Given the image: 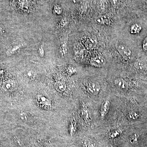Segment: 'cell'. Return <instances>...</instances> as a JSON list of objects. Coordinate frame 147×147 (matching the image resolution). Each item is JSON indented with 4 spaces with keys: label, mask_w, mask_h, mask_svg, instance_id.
<instances>
[{
    "label": "cell",
    "mask_w": 147,
    "mask_h": 147,
    "mask_svg": "<svg viewBox=\"0 0 147 147\" xmlns=\"http://www.w3.org/2000/svg\"><path fill=\"white\" fill-rule=\"evenodd\" d=\"M83 146L84 147H96L95 144L90 142L89 140H86L83 142Z\"/></svg>",
    "instance_id": "ffe728a7"
},
{
    "label": "cell",
    "mask_w": 147,
    "mask_h": 147,
    "mask_svg": "<svg viewBox=\"0 0 147 147\" xmlns=\"http://www.w3.org/2000/svg\"><path fill=\"white\" fill-rule=\"evenodd\" d=\"M37 102L38 106L42 109L49 110L51 106V100L42 95H38L37 97Z\"/></svg>",
    "instance_id": "3957f363"
},
{
    "label": "cell",
    "mask_w": 147,
    "mask_h": 147,
    "mask_svg": "<svg viewBox=\"0 0 147 147\" xmlns=\"http://www.w3.org/2000/svg\"><path fill=\"white\" fill-rule=\"evenodd\" d=\"M96 21L100 25H108L110 23V20L108 16H98L96 19Z\"/></svg>",
    "instance_id": "4fadbf2b"
},
{
    "label": "cell",
    "mask_w": 147,
    "mask_h": 147,
    "mask_svg": "<svg viewBox=\"0 0 147 147\" xmlns=\"http://www.w3.org/2000/svg\"><path fill=\"white\" fill-rule=\"evenodd\" d=\"M18 86V84L16 81L12 79H9L4 82L3 88L6 91L12 92L15 90Z\"/></svg>",
    "instance_id": "277c9868"
},
{
    "label": "cell",
    "mask_w": 147,
    "mask_h": 147,
    "mask_svg": "<svg viewBox=\"0 0 147 147\" xmlns=\"http://www.w3.org/2000/svg\"><path fill=\"white\" fill-rule=\"evenodd\" d=\"M142 47H143V50L144 51H147V37L145 38L144 40Z\"/></svg>",
    "instance_id": "cb8c5ba5"
},
{
    "label": "cell",
    "mask_w": 147,
    "mask_h": 147,
    "mask_svg": "<svg viewBox=\"0 0 147 147\" xmlns=\"http://www.w3.org/2000/svg\"><path fill=\"white\" fill-rule=\"evenodd\" d=\"M19 117L23 121L26 122L28 120L26 114L24 112H22L19 114Z\"/></svg>",
    "instance_id": "7402d4cb"
},
{
    "label": "cell",
    "mask_w": 147,
    "mask_h": 147,
    "mask_svg": "<svg viewBox=\"0 0 147 147\" xmlns=\"http://www.w3.org/2000/svg\"><path fill=\"white\" fill-rule=\"evenodd\" d=\"M118 51L120 55L125 59H127L131 57V52L129 47L125 45H119L117 47Z\"/></svg>",
    "instance_id": "8992f818"
},
{
    "label": "cell",
    "mask_w": 147,
    "mask_h": 147,
    "mask_svg": "<svg viewBox=\"0 0 147 147\" xmlns=\"http://www.w3.org/2000/svg\"><path fill=\"white\" fill-rule=\"evenodd\" d=\"M55 89L59 92H63L65 91L67 88L66 84L62 81H58L56 82L54 85Z\"/></svg>",
    "instance_id": "8fae6325"
},
{
    "label": "cell",
    "mask_w": 147,
    "mask_h": 147,
    "mask_svg": "<svg viewBox=\"0 0 147 147\" xmlns=\"http://www.w3.org/2000/svg\"><path fill=\"white\" fill-rule=\"evenodd\" d=\"M67 41L66 40H63L61 43L60 46V54L62 57H65L67 53Z\"/></svg>",
    "instance_id": "5bb4252c"
},
{
    "label": "cell",
    "mask_w": 147,
    "mask_h": 147,
    "mask_svg": "<svg viewBox=\"0 0 147 147\" xmlns=\"http://www.w3.org/2000/svg\"><path fill=\"white\" fill-rule=\"evenodd\" d=\"M122 132V131L121 129H117L113 130V131L111 132L109 135L110 138H112V139L117 138L121 134Z\"/></svg>",
    "instance_id": "e0dca14e"
},
{
    "label": "cell",
    "mask_w": 147,
    "mask_h": 147,
    "mask_svg": "<svg viewBox=\"0 0 147 147\" xmlns=\"http://www.w3.org/2000/svg\"><path fill=\"white\" fill-rule=\"evenodd\" d=\"M24 76L29 81H32L35 79L36 74L33 69H28L24 71Z\"/></svg>",
    "instance_id": "7c38bea8"
},
{
    "label": "cell",
    "mask_w": 147,
    "mask_h": 147,
    "mask_svg": "<svg viewBox=\"0 0 147 147\" xmlns=\"http://www.w3.org/2000/svg\"><path fill=\"white\" fill-rule=\"evenodd\" d=\"M67 71H68V73L71 74H73L75 72L76 69L72 67H69L67 68Z\"/></svg>",
    "instance_id": "d4e9b609"
},
{
    "label": "cell",
    "mask_w": 147,
    "mask_h": 147,
    "mask_svg": "<svg viewBox=\"0 0 147 147\" xmlns=\"http://www.w3.org/2000/svg\"><path fill=\"white\" fill-rule=\"evenodd\" d=\"M97 43V39L96 37L91 36L87 39L86 42V46L88 50H93L96 47Z\"/></svg>",
    "instance_id": "ba28073f"
},
{
    "label": "cell",
    "mask_w": 147,
    "mask_h": 147,
    "mask_svg": "<svg viewBox=\"0 0 147 147\" xmlns=\"http://www.w3.org/2000/svg\"><path fill=\"white\" fill-rule=\"evenodd\" d=\"M142 30V28L140 25L137 24H135L132 25L130 27V32L133 34H139Z\"/></svg>",
    "instance_id": "9a60e30c"
},
{
    "label": "cell",
    "mask_w": 147,
    "mask_h": 147,
    "mask_svg": "<svg viewBox=\"0 0 147 147\" xmlns=\"http://www.w3.org/2000/svg\"><path fill=\"white\" fill-rule=\"evenodd\" d=\"M140 115L139 113L135 111L131 112L129 114L128 118L132 120H136L140 117Z\"/></svg>",
    "instance_id": "2e32d148"
},
{
    "label": "cell",
    "mask_w": 147,
    "mask_h": 147,
    "mask_svg": "<svg viewBox=\"0 0 147 147\" xmlns=\"http://www.w3.org/2000/svg\"><path fill=\"white\" fill-rule=\"evenodd\" d=\"M106 60L102 56H97L92 58L90 63L93 66L96 67H101L106 64Z\"/></svg>",
    "instance_id": "5b68a950"
},
{
    "label": "cell",
    "mask_w": 147,
    "mask_h": 147,
    "mask_svg": "<svg viewBox=\"0 0 147 147\" xmlns=\"http://www.w3.org/2000/svg\"><path fill=\"white\" fill-rule=\"evenodd\" d=\"M100 84L97 82L92 81L89 82L87 85V90L88 92L92 95H96L100 91Z\"/></svg>",
    "instance_id": "7a4b0ae2"
},
{
    "label": "cell",
    "mask_w": 147,
    "mask_h": 147,
    "mask_svg": "<svg viewBox=\"0 0 147 147\" xmlns=\"http://www.w3.org/2000/svg\"><path fill=\"white\" fill-rule=\"evenodd\" d=\"M76 128V123L75 121L74 120L71 122L70 126V134H72L75 132Z\"/></svg>",
    "instance_id": "44dd1931"
},
{
    "label": "cell",
    "mask_w": 147,
    "mask_h": 147,
    "mask_svg": "<svg viewBox=\"0 0 147 147\" xmlns=\"http://www.w3.org/2000/svg\"><path fill=\"white\" fill-rule=\"evenodd\" d=\"M110 107V102L109 100H105L101 105L100 110V115L102 118L105 117L108 114Z\"/></svg>",
    "instance_id": "9c48e42d"
},
{
    "label": "cell",
    "mask_w": 147,
    "mask_h": 147,
    "mask_svg": "<svg viewBox=\"0 0 147 147\" xmlns=\"http://www.w3.org/2000/svg\"><path fill=\"white\" fill-rule=\"evenodd\" d=\"M26 43H22V44H18V45H15L13 47H11L10 49H8L7 52V54L8 55H14L18 53L19 50H21V48H23L24 46H26Z\"/></svg>",
    "instance_id": "30bf717a"
},
{
    "label": "cell",
    "mask_w": 147,
    "mask_h": 147,
    "mask_svg": "<svg viewBox=\"0 0 147 147\" xmlns=\"http://www.w3.org/2000/svg\"><path fill=\"white\" fill-rule=\"evenodd\" d=\"M11 4L15 10L22 13H28L36 9V0H10Z\"/></svg>",
    "instance_id": "6da1fadb"
},
{
    "label": "cell",
    "mask_w": 147,
    "mask_h": 147,
    "mask_svg": "<svg viewBox=\"0 0 147 147\" xmlns=\"http://www.w3.org/2000/svg\"><path fill=\"white\" fill-rule=\"evenodd\" d=\"M62 9L59 5L55 4L53 7V12L57 15H60L62 13Z\"/></svg>",
    "instance_id": "ac0fdd59"
},
{
    "label": "cell",
    "mask_w": 147,
    "mask_h": 147,
    "mask_svg": "<svg viewBox=\"0 0 147 147\" xmlns=\"http://www.w3.org/2000/svg\"><path fill=\"white\" fill-rule=\"evenodd\" d=\"M1 30L2 29L1 28H0V33H1Z\"/></svg>",
    "instance_id": "83f0119b"
},
{
    "label": "cell",
    "mask_w": 147,
    "mask_h": 147,
    "mask_svg": "<svg viewBox=\"0 0 147 147\" xmlns=\"http://www.w3.org/2000/svg\"><path fill=\"white\" fill-rule=\"evenodd\" d=\"M115 86L121 90L125 91L128 89V84L126 81L122 78H118L114 81Z\"/></svg>",
    "instance_id": "52a82bcc"
},
{
    "label": "cell",
    "mask_w": 147,
    "mask_h": 147,
    "mask_svg": "<svg viewBox=\"0 0 147 147\" xmlns=\"http://www.w3.org/2000/svg\"><path fill=\"white\" fill-rule=\"evenodd\" d=\"M38 53L39 56L41 57H44L45 53H44V50H43V47L42 45H40L38 48Z\"/></svg>",
    "instance_id": "603a6c76"
},
{
    "label": "cell",
    "mask_w": 147,
    "mask_h": 147,
    "mask_svg": "<svg viewBox=\"0 0 147 147\" xmlns=\"http://www.w3.org/2000/svg\"><path fill=\"white\" fill-rule=\"evenodd\" d=\"M66 21L65 19H62V20H61L60 23H59V26L60 27L65 26L66 23H66Z\"/></svg>",
    "instance_id": "484cf974"
},
{
    "label": "cell",
    "mask_w": 147,
    "mask_h": 147,
    "mask_svg": "<svg viewBox=\"0 0 147 147\" xmlns=\"http://www.w3.org/2000/svg\"><path fill=\"white\" fill-rule=\"evenodd\" d=\"M80 1H81V0H73V2L74 3H76L79 2Z\"/></svg>",
    "instance_id": "4316f807"
},
{
    "label": "cell",
    "mask_w": 147,
    "mask_h": 147,
    "mask_svg": "<svg viewBox=\"0 0 147 147\" xmlns=\"http://www.w3.org/2000/svg\"><path fill=\"white\" fill-rule=\"evenodd\" d=\"M139 137V136L138 134H132L129 137V142L132 144L137 143L138 142Z\"/></svg>",
    "instance_id": "d6986e66"
}]
</instances>
